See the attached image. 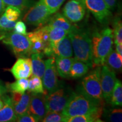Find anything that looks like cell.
<instances>
[{
    "mask_svg": "<svg viewBox=\"0 0 122 122\" xmlns=\"http://www.w3.org/2000/svg\"><path fill=\"white\" fill-rule=\"evenodd\" d=\"M6 6H13L19 8L21 11L27 8L30 5V0H3Z\"/></svg>",
    "mask_w": 122,
    "mask_h": 122,
    "instance_id": "d6a6232c",
    "label": "cell"
},
{
    "mask_svg": "<svg viewBox=\"0 0 122 122\" xmlns=\"http://www.w3.org/2000/svg\"><path fill=\"white\" fill-rule=\"evenodd\" d=\"M1 98L4 101V106L0 109V122H16L17 116L14 110L11 97L4 95Z\"/></svg>",
    "mask_w": 122,
    "mask_h": 122,
    "instance_id": "2e32d148",
    "label": "cell"
},
{
    "mask_svg": "<svg viewBox=\"0 0 122 122\" xmlns=\"http://www.w3.org/2000/svg\"><path fill=\"white\" fill-rule=\"evenodd\" d=\"M15 23V22L9 20L6 17L4 13L2 14L0 16V34L13 31Z\"/></svg>",
    "mask_w": 122,
    "mask_h": 122,
    "instance_id": "f1b7e54d",
    "label": "cell"
},
{
    "mask_svg": "<svg viewBox=\"0 0 122 122\" xmlns=\"http://www.w3.org/2000/svg\"><path fill=\"white\" fill-rule=\"evenodd\" d=\"M6 9V6L5 5L3 0H0V16L4 13Z\"/></svg>",
    "mask_w": 122,
    "mask_h": 122,
    "instance_id": "f35d334b",
    "label": "cell"
},
{
    "mask_svg": "<svg viewBox=\"0 0 122 122\" xmlns=\"http://www.w3.org/2000/svg\"><path fill=\"white\" fill-rule=\"evenodd\" d=\"M68 35L71 39L75 58L84 62L89 68L92 67L93 63L90 35L86 30L76 25L70 30Z\"/></svg>",
    "mask_w": 122,
    "mask_h": 122,
    "instance_id": "7a4b0ae2",
    "label": "cell"
},
{
    "mask_svg": "<svg viewBox=\"0 0 122 122\" xmlns=\"http://www.w3.org/2000/svg\"><path fill=\"white\" fill-rule=\"evenodd\" d=\"M72 92L68 88H59L45 96L48 112H62Z\"/></svg>",
    "mask_w": 122,
    "mask_h": 122,
    "instance_id": "52a82bcc",
    "label": "cell"
},
{
    "mask_svg": "<svg viewBox=\"0 0 122 122\" xmlns=\"http://www.w3.org/2000/svg\"><path fill=\"white\" fill-rule=\"evenodd\" d=\"M106 3L108 7L110 10H112L115 9L117 5V0H103Z\"/></svg>",
    "mask_w": 122,
    "mask_h": 122,
    "instance_id": "8d00e7d4",
    "label": "cell"
},
{
    "mask_svg": "<svg viewBox=\"0 0 122 122\" xmlns=\"http://www.w3.org/2000/svg\"><path fill=\"white\" fill-rule=\"evenodd\" d=\"M26 35L31 43L30 55L33 53H41L47 45L42 41L36 30L27 33Z\"/></svg>",
    "mask_w": 122,
    "mask_h": 122,
    "instance_id": "ffe728a7",
    "label": "cell"
},
{
    "mask_svg": "<svg viewBox=\"0 0 122 122\" xmlns=\"http://www.w3.org/2000/svg\"><path fill=\"white\" fill-rule=\"evenodd\" d=\"M105 64L114 71H121L122 56L118 54L115 50L112 49L105 59Z\"/></svg>",
    "mask_w": 122,
    "mask_h": 122,
    "instance_id": "cb8c5ba5",
    "label": "cell"
},
{
    "mask_svg": "<svg viewBox=\"0 0 122 122\" xmlns=\"http://www.w3.org/2000/svg\"><path fill=\"white\" fill-rule=\"evenodd\" d=\"M48 29L49 33V45L54 46L57 42H58L61 39H62L68 34V30H63V29L49 26L46 25Z\"/></svg>",
    "mask_w": 122,
    "mask_h": 122,
    "instance_id": "603a6c76",
    "label": "cell"
},
{
    "mask_svg": "<svg viewBox=\"0 0 122 122\" xmlns=\"http://www.w3.org/2000/svg\"><path fill=\"white\" fill-rule=\"evenodd\" d=\"M110 103L112 107L122 106V84L121 81L118 79L112 91Z\"/></svg>",
    "mask_w": 122,
    "mask_h": 122,
    "instance_id": "484cf974",
    "label": "cell"
},
{
    "mask_svg": "<svg viewBox=\"0 0 122 122\" xmlns=\"http://www.w3.org/2000/svg\"><path fill=\"white\" fill-rule=\"evenodd\" d=\"M0 40L11 49L16 57H25L30 55L31 43L26 35L9 32L0 35Z\"/></svg>",
    "mask_w": 122,
    "mask_h": 122,
    "instance_id": "5b68a950",
    "label": "cell"
},
{
    "mask_svg": "<svg viewBox=\"0 0 122 122\" xmlns=\"http://www.w3.org/2000/svg\"><path fill=\"white\" fill-rule=\"evenodd\" d=\"M41 53H33L31 54L32 70L33 75L42 79L45 69V62L42 59Z\"/></svg>",
    "mask_w": 122,
    "mask_h": 122,
    "instance_id": "d6986e66",
    "label": "cell"
},
{
    "mask_svg": "<svg viewBox=\"0 0 122 122\" xmlns=\"http://www.w3.org/2000/svg\"><path fill=\"white\" fill-rule=\"evenodd\" d=\"M16 122H37L39 120L30 113L28 111L25 113L17 117Z\"/></svg>",
    "mask_w": 122,
    "mask_h": 122,
    "instance_id": "e575fe53",
    "label": "cell"
},
{
    "mask_svg": "<svg viewBox=\"0 0 122 122\" xmlns=\"http://www.w3.org/2000/svg\"><path fill=\"white\" fill-rule=\"evenodd\" d=\"M28 111L38 119L39 121H41L45 117L48 111L44 94L30 93Z\"/></svg>",
    "mask_w": 122,
    "mask_h": 122,
    "instance_id": "4fadbf2b",
    "label": "cell"
},
{
    "mask_svg": "<svg viewBox=\"0 0 122 122\" xmlns=\"http://www.w3.org/2000/svg\"><path fill=\"white\" fill-rule=\"evenodd\" d=\"M86 7L83 0H69L63 9V15L72 23H77L83 19Z\"/></svg>",
    "mask_w": 122,
    "mask_h": 122,
    "instance_id": "7c38bea8",
    "label": "cell"
},
{
    "mask_svg": "<svg viewBox=\"0 0 122 122\" xmlns=\"http://www.w3.org/2000/svg\"><path fill=\"white\" fill-rule=\"evenodd\" d=\"M16 81L7 84L6 89H9L11 93H24L28 89L29 80L27 78L16 79Z\"/></svg>",
    "mask_w": 122,
    "mask_h": 122,
    "instance_id": "d4e9b609",
    "label": "cell"
},
{
    "mask_svg": "<svg viewBox=\"0 0 122 122\" xmlns=\"http://www.w3.org/2000/svg\"><path fill=\"white\" fill-rule=\"evenodd\" d=\"M103 114V111H100L95 113L85 114L74 116V117H65L64 122H102L101 117Z\"/></svg>",
    "mask_w": 122,
    "mask_h": 122,
    "instance_id": "44dd1931",
    "label": "cell"
},
{
    "mask_svg": "<svg viewBox=\"0 0 122 122\" xmlns=\"http://www.w3.org/2000/svg\"><path fill=\"white\" fill-rule=\"evenodd\" d=\"M101 68L98 67L84 77L78 88L84 94L96 102L103 105V98L100 83Z\"/></svg>",
    "mask_w": 122,
    "mask_h": 122,
    "instance_id": "277c9868",
    "label": "cell"
},
{
    "mask_svg": "<svg viewBox=\"0 0 122 122\" xmlns=\"http://www.w3.org/2000/svg\"><path fill=\"white\" fill-rule=\"evenodd\" d=\"M112 32L114 43L122 44V24L120 18H117L114 20Z\"/></svg>",
    "mask_w": 122,
    "mask_h": 122,
    "instance_id": "f546056e",
    "label": "cell"
},
{
    "mask_svg": "<svg viewBox=\"0 0 122 122\" xmlns=\"http://www.w3.org/2000/svg\"><path fill=\"white\" fill-rule=\"evenodd\" d=\"M13 31L18 34L25 35L27 34L26 25L22 21H18V22L15 23Z\"/></svg>",
    "mask_w": 122,
    "mask_h": 122,
    "instance_id": "d590c367",
    "label": "cell"
},
{
    "mask_svg": "<svg viewBox=\"0 0 122 122\" xmlns=\"http://www.w3.org/2000/svg\"><path fill=\"white\" fill-rule=\"evenodd\" d=\"M3 106H4V101L2 100V98L0 99V109Z\"/></svg>",
    "mask_w": 122,
    "mask_h": 122,
    "instance_id": "60d3db41",
    "label": "cell"
},
{
    "mask_svg": "<svg viewBox=\"0 0 122 122\" xmlns=\"http://www.w3.org/2000/svg\"><path fill=\"white\" fill-rule=\"evenodd\" d=\"M4 14L9 20L16 22L21 15V10L13 6H8L4 11Z\"/></svg>",
    "mask_w": 122,
    "mask_h": 122,
    "instance_id": "4dcf8cb0",
    "label": "cell"
},
{
    "mask_svg": "<svg viewBox=\"0 0 122 122\" xmlns=\"http://www.w3.org/2000/svg\"><path fill=\"white\" fill-rule=\"evenodd\" d=\"M103 117L107 120L112 122H121L122 121V110L121 109H112L103 110Z\"/></svg>",
    "mask_w": 122,
    "mask_h": 122,
    "instance_id": "83f0119b",
    "label": "cell"
},
{
    "mask_svg": "<svg viewBox=\"0 0 122 122\" xmlns=\"http://www.w3.org/2000/svg\"><path fill=\"white\" fill-rule=\"evenodd\" d=\"M116 45V52L120 56H122V44H115Z\"/></svg>",
    "mask_w": 122,
    "mask_h": 122,
    "instance_id": "74e56055",
    "label": "cell"
},
{
    "mask_svg": "<svg viewBox=\"0 0 122 122\" xmlns=\"http://www.w3.org/2000/svg\"><path fill=\"white\" fill-rule=\"evenodd\" d=\"M91 37L93 63V65L102 66L107 55L112 49V30L106 27L101 30H96Z\"/></svg>",
    "mask_w": 122,
    "mask_h": 122,
    "instance_id": "3957f363",
    "label": "cell"
},
{
    "mask_svg": "<svg viewBox=\"0 0 122 122\" xmlns=\"http://www.w3.org/2000/svg\"><path fill=\"white\" fill-rule=\"evenodd\" d=\"M28 90L29 92L33 93L45 94L42 81L41 79L37 76L32 75L29 80Z\"/></svg>",
    "mask_w": 122,
    "mask_h": 122,
    "instance_id": "4316f807",
    "label": "cell"
},
{
    "mask_svg": "<svg viewBox=\"0 0 122 122\" xmlns=\"http://www.w3.org/2000/svg\"><path fill=\"white\" fill-rule=\"evenodd\" d=\"M103 105L96 102L84 94L79 88L72 92L62 113L67 117L103 111Z\"/></svg>",
    "mask_w": 122,
    "mask_h": 122,
    "instance_id": "6da1fadb",
    "label": "cell"
},
{
    "mask_svg": "<svg viewBox=\"0 0 122 122\" xmlns=\"http://www.w3.org/2000/svg\"><path fill=\"white\" fill-rule=\"evenodd\" d=\"M75 60L72 57H57L55 59V63L58 75L62 78L69 77V73L71 66Z\"/></svg>",
    "mask_w": 122,
    "mask_h": 122,
    "instance_id": "e0dca14e",
    "label": "cell"
},
{
    "mask_svg": "<svg viewBox=\"0 0 122 122\" xmlns=\"http://www.w3.org/2000/svg\"><path fill=\"white\" fill-rule=\"evenodd\" d=\"M45 64V69L42 81L44 89L49 93L60 88L61 85L58 79L54 58L51 57L46 60Z\"/></svg>",
    "mask_w": 122,
    "mask_h": 122,
    "instance_id": "ba28073f",
    "label": "cell"
},
{
    "mask_svg": "<svg viewBox=\"0 0 122 122\" xmlns=\"http://www.w3.org/2000/svg\"><path fill=\"white\" fill-rule=\"evenodd\" d=\"M54 14L53 16H50L47 22V25L49 26L58 27L68 31L74 27V25L72 24V22L67 19L63 14L57 12Z\"/></svg>",
    "mask_w": 122,
    "mask_h": 122,
    "instance_id": "ac0fdd59",
    "label": "cell"
},
{
    "mask_svg": "<svg viewBox=\"0 0 122 122\" xmlns=\"http://www.w3.org/2000/svg\"><path fill=\"white\" fill-rule=\"evenodd\" d=\"M89 69V67L86 63L75 58L70 70L69 77L76 79L82 77L86 74Z\"/></svg>",
    "mask_w": 122,
    "mask_h": 122,
    "instance_id": "7402d4cb",
    "label": "cell"
},
{
    "mask_svg": "<svg viewBox=\"0 0 122 122\" xmlns=\"http://www.w3.org/2000/svg\"><path fill=\"white\" fill-rule=\"evenodd\" d=\"M51 14L43 0H39L28 10L23 17L27 24L34 26H42L47 23Z\"/></svg>",
    "mask_w": 122,
    "mask_h": 122,
    "instance_id": "8992f818",
    "label": "cell"
},
{
    "mask_svg": "<svg viewBox=\"0 0 122 122\" xmlns=\"http://www.w3.org/2000/svg\"><path fill=\"white\" fill-rule=\"evenodd\" d=\"M30 93H12L11 100L13 102L14 110L16 116L22 115L28 111L30 105Z\"/></svg>",
    "mask_w": 122,
    "mask_h": 122,
    "instance_id": "9a60e30c",
    "label": "cell"
},
{
    "mask_svg": "<svg viewBox=\"0 0 122 122\" xmlns=\"http://www.w3.org/2000/svg\"><path fill=\"white\" fill-rule=\"evenodd\" d=\"M43 53L50 58L72 57L73 49L68 35L65 36L54 46L47 45L44 48Z\"/></svg>",
    "mask_w": 122,
    "mask_h": 122,
    "instance_id": "30bf717a",
    "label": "cell"
},
{
    "mask_svg": "<svg viewBox=\"0 0 122 122\" xmlns=\"http://www.w3.org/2000/svg\"><path fill=\"white\" fill-rule=\"evenodd\" d=\"M10 71L16 79L28 78L32 75L31 59L20 57L10 69Z\"/></svg>",
    "mask_w": 122,
    "mask_h": 122,
    "instance_id": "5bb4252c",
    "label": "cell"
},
{
    "mask_svg": "<svg viewBox=\"0 0 122 122\" xmlns=\"http://www.w3.org/2000/svg\"><path fill=\"white\" fill-rule=\"evenodd\" d=\"M43 1L51 14H53L58 11L62 5L66 0H43Z\"/></svg>",
    "mask_w": 122,
    "mask_h": 122,
    "instance_id": "836d02e7",
    "label": "cell"
},
{
    "mask_svg": "<svg viewBox=\"0 0 122 122\" xmlns=\"http://www.w3.org/2000/svg\"><path fill=\"white\" fill-rule=\"evenodd\" d=\"M65 116L62 112H48L45 117L41 120L43 122H63Z\"/></svg>",
    "mask_w": 122,
    "mask_h": 122,
    "instance_id": "1f68e13d",
    "label": "cell"
},
{
    "mask_svg": "<svg viewBox=\"0 0 122 122\" xmlns=\"http://www.w3.org/2000/svg\"><path fill=\"white\" fill-rule=\"evenodd\" d=\"M86 9L92 14L100 23L104 24L109 21L112 14L103 0H83Z\"/></svg>",
    "mask_w": 122,
    "mask_h": 122,
    "instance_id": "8fae6325",
    "label": "cell"
},
{
    "mask_svg": "<svg viewBox=\"0 0 122 122\" xmlns=\"http://www.w3.org/2000/svg\"><path fill=\"white\" fill-rule=\"evenodd\" d=\"M6 88H4V86L0 85V95H1V94H2L3 93H4L6 92Z\"/></svg>",
    "mask_w": 122,
    "mask_h": 122,
    "instance_id": "ab89813d",
    "label": "cell"
},
{
    "mask_svg": "<svg viewBox=\"0 0 122 122\" xmlns=\"http://www.w3.org/2000/svg\"><path fill=\"white\" fill-rule=\"evenodd\" d=\"M115 72L106 65H102L101 68L100 83L103 100L110 103L111 94L117 81Z\"/></svg>",
    "mask_w": 122,
    "mask_h": 122,
    "instance_id": "9c48e42d",
    "label": "cell"
}]
</instances>
